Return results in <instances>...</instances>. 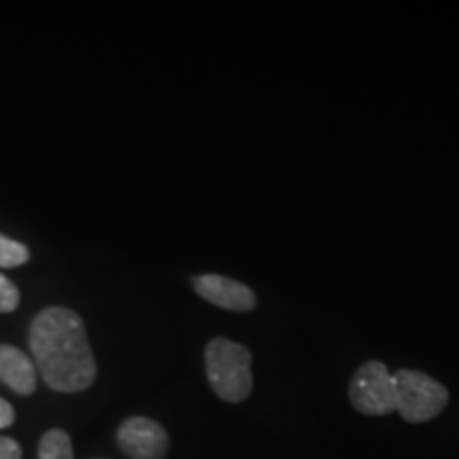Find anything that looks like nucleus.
<instances>
[{
  "label": "nucleus",
  "instance_id": "obj_1",
  "mask_svg": "<svg viewBox=\"0 0 459 459\" xmlns=\"http://www.w3.org/2000/svg\"><path fill=\"white\" fill-rule=\"evenodd\" d=\"M30 349L43 381L62 394H79L96 378V359L85 325L66 307H49L34 317Z\"/></svg>",
  "mask_w": 459,
  "mask_h": 459
},
{
  "label": "nucleus",
  "instance_id": "obj_2",
  "mask_svg": "<svg viewBox=\"0 0 459 459\" xmlns=\"http://www.w3.org/2000/svg\"><path fill=\"white\" fill-rule=\"evenodd\" d=\"M204 364L211 387L221 400L232 404L247 400L254 389V377H251V353L245 344L232 342L228 338H213L206 344Z\"/></svg>",
  "mask_w": 459,
  "mask_h": 459
},
{
  "label": "nucleus",
  "instance_id": "obj_3",
  "mask_svg": "<svg viewBox=\"0 0 459 459\" xmlns=\"http://www.w3.org/2000/svg\"><path fill=\"white\" fill-rule=\"evenodd\" d=\"M395 411L409 423L438 417L449 404V392L426 372L402 368L394 375Z\"/></svg>",
  "mask_w": 459,
  "mask_h": 459
},
{
  "label": "nucleus",
  "instance_id": "obj_4",
  "mask_svg": "<svg viewBox=\"0 0 459 459\" xmlns=\"http://www.w3.org/2000/svg\"><path fill=\"white\" fill-rule=\"evenodd\" d=\"M353 409L364 415H389L395 411V383L387 366L381 361H366L359 366L349 385Z\"/></svg>",
  "mask_w": 459,
  "mask_h": 459
},
{
  "label": "nucleus",
  "instance_id": "obj_5",
  "mask_svg": "<svg viewBox=\"0 0 459 459\" xmlns=\"http://www.w3.org/2000/svg\"><path fill=\"white\" fill-rule=\"evenodd\" d=\"M117 445L130 459H164L169 455V434L158 421L130 417L117 429Z\"/></svg>",
  "mask_w": 459,
  "mask_h": 459
},
{
  "label": "nucleus",
  "instance_id": "obj_6",
  "mask_svg": "<svg viewBox=\"0 0 459 459\" xmlns=\"http://www.w3.org/2000/svg\"><path fill=\"white\" fill-rule=\"evenodd\" d=\"M194 290L206 302L226 311L247 313L255 308V294L240 281L221 277V274H200L194 279Z\"/></svg>",
  "mask_w": 459,
  "mask_h": 459
},
{
  "label": "nucleus",
  "instance_id": "obj_7",
  "mask_svg": "<svg viewBox=\"0 0 459 459\" xmlns=\"http://www.w3.org/2000/svg\"><path fill=\"white\" fill-rule=\"evenodd\" d=\"M0 381L15 394L30 395L37 389V368L20 349L0 344Z\"/></svg>",
  "mask_w": 459,
  "mask_h": 459
},
{
  "label": "nucleus",
  "instance_id": "obj_8",
  "mask_svg": "<svg viewBox=\"0 0 459 459\" xmlns=\"http://www.w3.org/2000/svg\"><path fill=\"white\" fill-rule=\"evenodd\" d=\"M39 459H74L71 436L65 429H49L39 443Z\"/></svg>",
  "mask_w": 459,
  "mask_h": 459
},
{
  "label": "nucleus",
  "instance_id": "obj_9",
  "mask_svg": "<svg viewBox=\"0 0 459 459\" xmlns=\"http://www.w3.org/2000/svg\"><path fill=\"white\" fill-rule=\"evenodd\" d=\"M30 260V251L26 245L0 234V268H17Z\"/></svg>",
  "mask_w": 459,
  "mask_h": 459
},
{
  "label": "nucleus",
  "instance_id": "obj_10",
  "mask_svg": "<svg viewBox=\"0 0 459 459\" xmlns=\"http://www.w3.org/2000/svg\"><path fill=\"white\" fill-rule=\"evenodd\" d=\"M20 307V290L0 274V313H13Z\"/></svg>",
  "mask_w": 459,
  "mask_h": 459
},
{
  "label": "nucleus",
  "instance_id": "obj_11",
  "mask_svg": "<svg viewBox=\"0 0 459 459\" xmlns=\"http://www.w3.org/2000/svg\"><path fill=\"white\" fill-rule=\"evenodd\" d=\"M0 459H22V446L13 438L0 436Z\"/></svg>",
  "mask_w": 459,
  "mask_h": 459
},
{
  "label": "nucleus",
  "instance_id": "obj_12",
  "mask_svg": "<svg viewBox=\"0 0 459 459\" xmlns=\"http://www.w3.org/2000/svg\"><path fill=\"white\" fill-rule=\"evenodd\" d=\"M13 421H15V411H13V406H11L7 400L0 398V429L13 426Z\"/></svg>",
  "mask_w": 459,
  "mask_h": 459
}]
</instances>
